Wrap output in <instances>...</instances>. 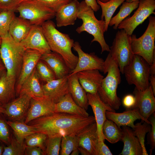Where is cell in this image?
Here are the masks:
<instances>
[{"mask_svg": "<svg viewBox=\"0 0 155 155\" xmlns=\"http://www.w3.org/2000/svg\"><path fill=\"white\" fill-rule=\"evenodd\" d=\"M95 122L94 117H82L65 113H55L33 120L28 123L37 132L47 137L76 135Z\"/></svg>", "mask_w": 155, "mask_h": 155, "instance_id": "obj_1", "label": "cell"}, {"mask_svg": "<svg viewBox=\"0 0 155 155\" xmlns=\"http://www.w3.org/2000/svg\"><path fill=\"white\" fill-rule=\"evenodd\" d=\"M45 37L51 51L61 55L71 71L77 64L78 57L72 53L74 40L69 35L58 30L52 21L47 20L41 25Z\"/></svg>", "mask_w": 155, "mask_h": 155, "instance_id": "obj_2", "label": "cell"}, {"mask_svg": "<svg viewBox=\"0 0 155 155\" xmlns=\"http://www.w3.org/2000/svg\"><path fill=\"white\" fill-rule=\"evenodd\" d=\"M103 72L107 75L103 79L97 92L105 103L114 110H118L121 104L120 99L117 94V89L121 81V72L109 53L104 61Z\"/></svg>", "mask_w": 155, "mask_h": 155, "instance_id": "obj_3", "label": "cell"}, {"mask_svg": "<svg viewBox=\"0 0 155 155\" xmlns=\"http://www.w3.org/2000/svg\"><path fill=\"white\" fill-rule=\"evenodd\" d=\"M77 17L82 20V24L77 28L76 31L79 34L85 31L93 36L94 38L91 42L96 41L99 43L101 48V53L105 51L109 52L110 47L104 37L105 21L103 20H98L96 18L94 11L86 4L84 0L80 3Z\"/></svg>", "mask_w": 155, "mask_h": 155, "instance_id": "obj_4", "label": "cell"}, {"mask_svg": "<svg viewBox=\"0 0 155 155\" xmlns=\"http://www.w3.org/2000/svg\"><path fill=\"white\" fill-rule=\"evenodd\" d=\"M0 56L4 64L7 75L16 78L22 67L23 55L26 49L8 34L1 37Z\"/></svg>", "mask_w": 155, "mask_h": 155, "instance_id": "obj_5", "label": "cell"}, {"mask_svg": "<svg viewBox=\"0 0 155 155\" xmlns=\"http://www.w3.org/2000/svg\"><path fill=\"white\" fill-rule=\"evenodd\" d=\"M148 17V25L143 34L138 38L135 34L131 36V46L134 55L141 56L150 65L155 55V17Z\"/></svg>", "mask_w": 155, "mask_h": 155, "instance_id": "obj_6", "label": "cell"}, {"mask_svg": "<svg viewBox=\"0 0 155 155\" xmlns=\"http://www.w3.org/2000/svg\"><path fill=\"white\" fill-rule=\"evenodd\" d=\"M127 83L143 90L150 86V65L142 57L136 55L124 68L123 74Z\"/></svg>", "mask_w": 155, "mask_h": 155, "instance_id": "obj_7", "label": "cell"}, {"mask_svg": "<svg viewBox=\"0 0 155 155\" xmlns=\"http://www.w3.org/2000/svg\"><path fill=\"white\" fill-rule=\"evenodd\" d=\"M17 11L19 16L28 21L32 25H41L55 16L53 9L36 0H28L20 3Z\"/></svg>", "mask_w": 155, "mask_h": 155, "instance_id": "obj_8", "label": "cell"}, {"mask_svg": "<svg viewBox=\"0 0 155 155\" xmlns=\"http://www.w3.org/2000/svg\"><path fill=\"white\" fill-rule=\"evenodd\" d=\"M131 36L121 29L117 32L110 47L109 53L123 74L124 68L129 63L134 55L131 46Z\"/></svg>", "mask_w": 155, "mask_h": 155, "instance_id": "obj_9", "label": "cell"}, {"mask_svg": "<svg viewBox=\"0 0 155 155\" xmlns=\"http://www.w3.org/2000/svg\"><path fill=\"white\" fill-rule=\"evenodd\" d=\"M131 17L124 19L118 25V28L123 29L131 36L135 29L142 24L150 15L155 14V0H140L138 6Z\"/></svg>", "mask_w": 155, "mask_h": 155, "instance_id": "obj_10", "label": "cell"}, {"mask_svg": "<svg viewBox=\"0 0 155 155\" xmlns=\"http://www.w3.org/2000/svg\"><path fill=\"white\" fill-rule=\"evenodd\" d=\"M78 54V60L75 68L70 74H73L84 70L97 69L103 72L104 61L95 55L94 53H88L84 52L78 42H75L73 47Z\"/></svg>", "mask_w": 155, "mask_h": 155, "instance_id": "obj_11", "label": "cell"}, {"mask_svg": "<svg viewBox=\"0 0 155 155\" xmlns=\"http://www.w3.org/2000/svg\"><path fill=\"white\" fill-rule=\"evenodd\" d=\"M55 103L48 97L32 98L24 122L27 124L35 119L55 113Z\"/></svg>", "mask_w": 155, "mask_h": 155, "instance_id": "obj_12", "label": "cell"}, {"mask_svg": "<svg viewBox=\"0 0 155 155\" xmlns=\"http://www.w3.org/2000/svg\"><path fill=\"white\" fill-rule=\"evenodd\" d=\"M86 94L88 104L91 107L94 114L99 140L104 142L105 139L102 134V128L106 119V112L115 111L101 99L98 92L95 94L87 93Z\"/></svg>", "mask_w": 155, "mask_h": 155, "instance_id": "obj_13", "label": "cell"}, {"mask_svg": "<svg viewBox=\"0 0 155 155\" xmlns=\"http://www.w3.org/2000/svg\"><path fill=\"white\" fill-rule=\"evenodd\" d=\"M31 98L27 94L19 96L17 98L3 105L4 114L10 121L24 122Z\"/></svg>", "mask_w": 155, "mask_h": 155, "instance_id": "obj_14", "label": "cell"}, {"mask_svg": "<svg viewBox=\"0 0 155 155\" xmlns=\"http://www.w3.org/2000/svg\"><path fill=\"white\" fill-rule=\"evenodd\" d=\"M136 99L133 108H138L141 116L146 120L155 111V98L150 86L146 89L141 90L135 88L133 92Z\"/></svg>", "mask_w": 155, "mask_h": 155, "instance_id": "obj_15", "label": "cell"}, {"mask_svg": "<svg viewBox=\"0 0 155 155\" xmlns=\"http://www.w3.org/2000/svg\"><path fill=\"white\" fill-rule=\"evenodd\" d=\"M20 43L26 49L36 50L42 54L51 52L40 25H33L26 37Z\"/></svg>", "mask_w": 155, "mask_h": 155, "instance_id": "obj_16", "label": "cell"}, {"mask_svg": "<svg viewBox=\"0 0 155 155\" xmlns=\"http://www.w3.org/2000/svg\"><path fill=\"white\" fill-rule=\"evenodd\" d=\"M105 115L107 119L113 121L119 127L128 126L133 129L135 126L134 122L138 119L151 124L149 120H146L141 116L137 108L126 109L121 113L106 111Z\"/></svg>", "mask_w": 155, "mask_h": 155, "instance_id": "obj_17", "label": "cell"}, {"mask_svg": "<svg viewBox=\"0 0 155 155\" xmlns=\"http://www.w3.org/2000/svg\"><path fill=\"white\" fill-rule=\"evenodd\" d=\"M69 75L52 80L42 85L44 96L54 103H58L69 92L68 79Z\"/></svg>", "mask_w": 155, "mask_h": 155, "instance_id": "obj_18", "label": "cell"}, {"mask_svg": "<svg viewBox=\"0 0 155 155\" xmlns=\"http://www.w3.org/2000/svg\"><path fill=\"white\" fill-rule=\"evenodd\" d=\"M42 55L39 51L34 49H26L24 53L21 70L18 82L17 92L25 80L36 68Z\"/></svg>", "mask_w": 155, "mask_h": 155, "instance_id": "obj_19", "label": "cell"}, {"mask_svg": "<svg viewBox=\"0 0 155 155\" xmlns=\"http://www.w3.org/2000/svg\"><path fill=\"white\" fill-rule=\"evenodd\" d=\"M76 73L80 83L86 92L91 94L97 92L104 78L99 70H86Z\"/></svg>", "mask_w": 155, "mask_h": 155, "instance_id": "obj_20", "label": "cell"}, {"mask_svg": "<svg viewBox=\"0 0 155 155\" xmlns=\"http://www.w3.org/2000/svg\"><path fill=\"white\" fill-rule=\"evenodd\" d=\"M80 3L78 0H72L56 12L55 16L57 27L74 24L77 18Z\"/></svg>", "mask_w": 155, "mask_h": 155, "instance_id": "obj_21", "label": "cell"}, {"mask_svg": "<svg viewBox=\"0 0 155 155\" xmlns=\"http://www.w3.org/2000/svg\"><path fill=\"white\" fill-rule=\"evenodd\" d=\"M40 59L45 62L51 69L56 79L62 78L70 74V70L63 57L58 53L51 52L43 54Z\"/></svg>", "mask_w": 155, "mask_h": 155, "instance_id": "obj_22", "label": "cell"}, {"mask_svg": "<svg viewBox=\"0 0 155 155\" xmlns=\"http://www.w3.org/2000/svg\"><path fill=\"white\" fill-rule=\"evenodd\" d=\"M77 136L78 147L87 150L90 155H96V147L99 140L96 122L88 126Z\"/></svg>", "mask_w": 155, "mask_h": 155, "instance_id": "obj_23", "label": "cell"}, {"mask_svg": "<svg viewBox=\"0 0 155 155\" xmlns=\"http://www.w3.org/2000/svg\"><path fill=\"white\" fill-rule=\"evenodd\" d=\"M123 135L121 141L124 144L123 149L119 155H142L140 143L134 135L133 129L128 126H123Z\"/></svg>", "mask_w": 155, "mask_h": 155, "instance_id": "obj_24", "label": "cell"}, {"mask_svg": "<svg viewBox=\"0 0 155 155\" xmlns=\"http://www.w3.org/2000/svg\"><path fill=\"white\" fill-rule=\"evenodd\" d=\"M68 82L69 92L74 100L79 106L87 110L89 105L87 94L79 82L77 73L69 74Z\"/></svg>", "mask_w": 155, "mask_h": 155, "instance_id": "obj_25", "label": "cell"}, {"mask_svg": "<svg viewBox=\"0 0 155 155\" xmlns=\"http://www.w3.org/2000/svg\"><path fill=\"white\" fill-rule=\"evenodd\" d=\"M19 96L26 94L32 98H38L44 96L42 85L35 68L31 74L25 80L17 92Z\"/></svg>", "mask_w": 155, "mask_h": 155, "instance_id": "obj_26", "label": "cell"}, {"mask_svg": "<svg viewBox=\"0 0 155 155\" xmlns=\"http://www.w3.org/2000/svg\"><path fill=\"white\" fill-rule=\"evenodd\" d=\"M55 112L65 113L84 117L89 116L86 110L75 103L69 92L55 104Z\"/></svg>", "mask_w": 155, "mask_h": 155, "instance_id": "obj_27", "label": "cell"}, {"mask_svg": "<svg viewBox=\"0 0 155 155\" xmlns=\"http://www.w3.org/2000/svg\"><path fill=\"white\" fill-rule=\"evenodd\" d=\"M32 25L28 20L15 16L10 24L9 34L15 41L20 42L26 37Z\"/></svg>", "mask_w": 155, "mask_h": 155, "instance_id": "obj_28", "label": "cell"}, {"mask_svg": "<svg viewBox=\"0 0 155 155\" xmlns=\"http://www.w3.org/2000/svg\"><path fill=\"white\" fill-rule=\"evenodd\" d=\"M16 80L8 76L6 70L0 77V103L3 105L10 102L15 96Z\"/></svg>", "mask_w": 155, "mask_h": 155, "instance_id": "obj_29", "label": "cell"}, {"mask_svg": "<svg viewBox=\"0 0 155 155\" xmlns=\"http://www.w3.org/2000/svg\"><path fill=\"white\" fill-rule=\"evenodd\" d=\"M102 132L104 139L111 143L121 141L123 135L122 129L111 120L106 119L102 125Z\"/></svg>", "mask_w": 155, "mask_h": 155, "instance_id": "obj_30", "label": "cell"}, {"mask_svg": "<svg viewBox=\"0 0 155 155\" xmlns=\"http://www.w3.org/2000/svg\"><path fill=\"white\" fill-rule=\"evenodd\" d=\"M139 2V1L131 3L124 1L122 3L117 14L111 18L109 26H113V29L115 30L117 29L118 25L121 22L129 15L133 10L138 7Z\"/></svg>", "mask_w": 155, "mask_h": 155, "instance_id": "obj_31", "label": "cell"}, {"mask_svg": "<svg viewBox=\"0 0 155 155\" xmlns=\"http://www.w3.org/2000/svg\"><path fill=\"white\" fill-rule=\"evenodd\" d=\"M7 122L13 129L15 139L21 143H24L26 137L37 132L33 127L25 123L24 122L9 121Z\"/></svg>", "mask_w": 155, "mask_h": 155, "instance_id": "obj_32", "label": "cell"}, {"mask_svg": "<svg viewBox=\"0 0 155 155\" xmlns=\"http://www.w3.org/2000/svg\"><path fill=\"white\" fill-rule=\"evenodd\" d=\"M125 0H111L105 3L96 0L102 10L101 20H103L104 18L105 23V32L107 31L110 21L116 10Z\"/></svg>", "mask_w": 155, "mask_h": 155, "instance_id": "obj_33", "label": "cell"}, {"mask_svg": "<svg viewBox=\"0 0 155 155\" xmlns=\"http://www.w3.org/2000/svg\"><path fill=\"white\" fill-rule=\"evenodd\" d=\"M151 129L150 124L144 121L143 123H142V122L136 123L133 129L134 135L137 137L141 144L142 155H148L145 147V139L146 133L150 131Z\"/></svg>", "mask_w": 155, "mask_h": 155, "instance_id": "obj_34", "label": "cell"}, {"mask_svg": "<svg viewBox=\"0 0 155 155\" xmlns=\"http://www.w3.org/2000/svg\"><path fill=\"white\" fill-rule=\"evenodd\" d=\"M47 137L45 134L37 132L26 137L24 144L26 147L40 148L44 154L45 143Z\"/></svg>", "mask_w": 155, "mask_h": 155, "instance_id": "obj_35", "label": "cell"}, {"mask_svg": "<svg viewBox=\"0 0 155 155\" xmlns=\"http://www.w3.org/2000/svg\"><path fill=\"white\" fill-rule=\"evenodd\" d=\"M78 147V141L76 135H66L62 137L61 144V155H69Z\"/></svg>", "mask_w": 155, "mask_h": 155, "instance_id": "obj_36", "label": "cell"}, {"mask_svg": "<svg viewBox=\"0 0 155 155\" xmlns=\"http://www.w3.org/2000/svg\"><path fill=\"white\" fill-rule=\"evenodd\" d=\"M36 67L39 78L46 83L56 79L53 71L44 61L40 59L39 60Z\"/></svg>", "mask_w": 155, "mask_h": 155, "instance_id": "obj_37", "label": "cell"}, {"mask_svg": "<svg viewBox=\"0 0 155 155\" xmlns=\"http://www.w3.org/2000/svg\"><path fill=\"white\" fill-rule=\"evenodd\" d=\"M15 12L10 11H0V36H6L9 34L10 24L16 16Z\"/></svg>", "mask_w": 155, "mask_h": 155, "instance_id": "obj_38", "label": "cell"}, {"mask_svg": "<svg viewBox=\"0 0 155 155\" xmlns=\"http://www.w3.org/2000/svg\"><path fill=\"white\" fill-rule=\"evenodd\" d=\"M26 146L24 143L18 142L11 137L10 144L7 146H3L2 155H25Z\"/></svg>", "mask_w": 155, "mask_h": 155, "instance_id": "obj_39", "label": "cell"}, {"mask_svg": "<svg viewBox=\"0 0 155 155\" xmlns=\"http://www.w3.org/2000/svg\"><path fill=\"white\" fill-rule=\"evenodd\" d=\"M61 138V137H48L45 143L44 155H59Z\"/></svg>", "mask_w": 155, "mask_h": 155, "instance_id": "obj_40", "label": "cell"}, {"mask_svg": "<svg viewBox=\"0 0 155 155\" xmlns=\"http://www.w3.org/2000/svg\"><path fill=\"white\" fill-rule=\"evenodd\" d=\"M1 114L0 113V141L8 145L11 142L12 136L10 134L9 125Z\"/></svg>", "mask_w": 155, "mask_h": 155, "instance_id": "obj_41", "label": "cell"}, {"mask_svg": "<svg viewBox=\"0 0 155 155\" xmlns=\"http://www.w3.org/2000/svg\"><path fill=\"white\" fill-rule=\"evenodd\" d=\"M56 12L65 5L72 0H36Z\"/></svg>", "mask_w": 155, "mask_h": 155, "instance_id": "obj_42", "label": "cell"}, {"mask_svg": "<svg viewBox=\"0 0 155 155\" xmlns=\"http://www.w3.org/2000/svg\"><path fill=\"white\" fill-rule=\"evenodd\" d=\"M151 125L150 130L148 133V144L150 147V154L155 147V113H153L149 118Z\"/></svg>", "mask_w": 155, "mask_h": 155, "instance_id": "obj_43", "label": "cell"}, {"mask_svg": "<svg viewBox=\"0 0 155 155\" xmlns=\"http://www.w3.org/2000/svg\"><path fill=\"white\" fill-rule=\"evenodd\" d=\"M20 2L19 0H0V11H17Z\"/></svg>", "mask_w": 155, "mask_h": 155, "instance_id": "obj_44", "label": "cell"}, {"mask_svg": "<svg viewBox=\"0 0 155 155\" xmlns=\"http://www.w3.org/2000/svg\"><path fill=\"white\" fill-rule=\"evenodd\" d=\"M96 155H112L108 147L104 141H98L96 147Z\"/></svg>", "mask_w": 155, "mask_h": 155, "instance_id": "obj_45", "label": "cell"}, {"mask_svg": "<svg viewBox=\"0 0 155 155\" xmlns=\"http://www.w3.org/2000/svg\"><path fill=\"white\" fill-rule=\"evenodd\" d=\"M136 102V99L134 95L128 94L125 96L122 100L123 106L126 109H132Z\"/></svg>", "mask_w": 155, "mask_h": 155, "instance_id": "obj_46", "label": "cell"}, {"mask_svg": "<svg viewBox=\"0 0 155 155\" xmlns=\"http://www.w3.org/2000/svg\"><path fill=\"white\" fill-rule=\"evenodd\" d=\"M26 155H44V153L40 148L37 147H26L25 150Z\"/></svg>", "mask_w": 155, "mask_h": 155, "instance_id": "obj_47", "label": "cell"}, {"mask_svg": "<svg viewBox=\"0 0 155 155\" xmlns=\"http://www.w3.org/2000/svg\"><path fill=\"white\" fill-rule=\"evenodd\" d=\"M86 4L90 7L94 11H98L100 8V5L97 3L96 0H84Z\"/></svg>", "mask_w": 155, "mask_h": 155, "instance_id": "obj_48", "label": "cell"}, {"mask_svg": "<svg viewBox=\"0 0 155 155\" xmlns=\"http://www.w3.org/2000/svg\"><path fill=\"white\" fill-rule=\"evenodd\" d=\"M150 84L152 89L154 95H155V75H150Z\"/></svg>", "mask_w": 155, "mask_h": 155, "instance_id": "obj_49", "label": "cell"}, {"mask_svg": "<svg viewBox=\"0 0 155 155\" xmlns=\"http://www.w3.org/2000/svg\"><path fill=\"white\" fill-rule=\"evenodd\" d=\"M150 75H155V55L154 56L151 64L150 65Z\"/></svg>", "mask_w": 155, "mask_h": 155, "instance_id": "obj_50", "label": "cell"}, {"mask_svg": "<svg viewBox=\"0 0 155 155\" xmlns=\"http://www.w3.org/2000/svg\"><path fill=\"white\" fill-rule=\"evenodd\" d=\"M5 70V67L0 56V77L3 72Z\"/></svg>", "mask_w": 155, "mask_h": 155, "instance_id": "obj_51", "label": "cell"}, {"mask_svg": "<svg viewBox=\"0 0 155 155\" xmlns=\"http://www.w3.org/2000/svg\"><path fill=\"white\" fill-rule=\"evenodd\" d=\"M78 148L82 155H90L86 149L80 147H78Z\"/></svg>", "mask_w": 155, "mask_h": 155, "instance_id": "obj_52", "label": "cell"}, {"mask_svg": "<svg viewBox=\"0 0 155 155\" xmlns=\"http://www.w3.org/2000/svg\"><path fill=\"white\" fill-rule=\"evenodd\" d=\"M80 153L79 151L78 148L73 150L71 153V155H78Z\"/></svg>", "mask_w": 155, "mask_h": 155, "instance_id": "obj_53", "label": "cell"}, {"mask_svg": "<svg viewBox=\"0 0 155 155\" xmlns=\"http://www.w3.org/2000/svg\"><path fill=\"white\" fill-rule=\"evenodd\" d=\"M5 113V109L3 105L0 103V113L4 114Z\"/></svg>", "mask_w": 155, "mask_h": 155, "instance_id": "obj_54", "label": "cell"}, {"mask_svg": "<svg viewBox=\"0 0 155 155\" xmlns=\"http://www.w3.org/2000/svg\"><path fill=\"white\" fill-rule=\"evenodd\" d=\"M3 151V146H0V155H2Z\"/></svg>", "mask_w": 155, "mask_h": 155, "instance_id": "obj_55", "label": "cell"}, {"mask_svg": "<svg viewBox=\"0 0 155 155\" xmlns=\"http://www.w3.org/2000/svg\"><path fill=\"white\" fill-rule=\"evenodd\" d=\"M140 0H126V2L128 3H131L133 1Z\"/></svg>", "mask_w": 155, "mask_h": 155, "instance_id": "obj_56", "label": "cell"}, {"mask_svg": "<svg viewBox=\"0 0 155 155\" xmlns=\"http://www.w3.org/2000/svg\"><path fill=\"white\" fill-rule=\"evenodd\" d=\"M98 0L100 1L103 2V3H105L107 2H108L111 0Z\"/></svg>", "mask_w": 155, "mask_h": 155, "instance_id": "obj_57", "label": "cell"}, {"mask_svg": "<svg viewBox=\"0 0 155 155\" xmlns=\"http://www.w3.org/2000/svg\"><path fill=\"white\" fill-rule=\"evenodd\" d=\"M1 37L0 36V49L1 48Z\"/></svg>", "mask_w": 155, "mask_h": 155, "instance_id": "obj_58", "label": "cell"}, {"mask_svg": "<svg viewBox=\"0 0 155 155\" xmlns=\"http://www.w3.org/2000/svg\"><path fill=\"white\" fill-rule=\"evenodd\" d=\"M19 0V1L20 2H20H23V1H27V0Z\"/></svg>", "mask_w": 155, "mask_h": 155, "instance_id": "obj_59", "label": "cell"}]
</instances>
